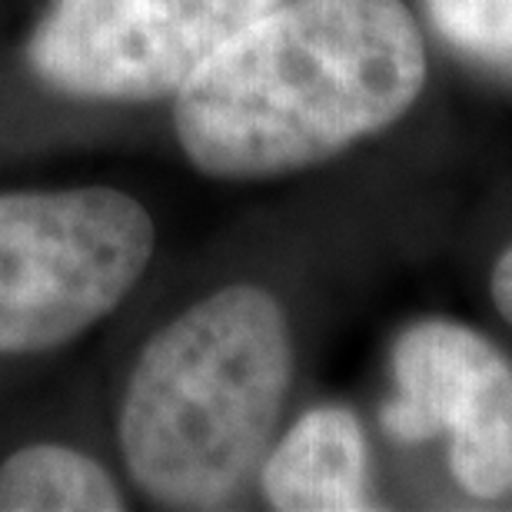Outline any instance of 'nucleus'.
<instances>
[{
	"label": "nucleus",
	"instance_id": "1",
	"mask_svg": "<svg viewBox=\"0 0 512 512\" xmlns=\"http://www.w3.org/2000/svg\"><path fill=\"white\" fill-rule=\"evenodd\" d=\"M423 87L403 0H280L173 94V130L203 177L263 180L383 133Z\"/></svg>",
	"mask_w": 512,
	"mask_h": 512
},
{
	"label": "nucleus",
	"instance_id": "2",
	"mask_svg": "<svg viewBox=\"0 0 512 512\" xmlns=\"http://www.w3.org/2000/svg\"><path fill=\"white\" fill-rule=\"evenodd\" d=\"M293 383V333L280 300L230 283L143 343L117 409L127 476L167 509H213L270 449Z\"/></svg>",
	"mask_w": 512,
	"mask_h": 512
},
{
	"label": "nucleus",
	"instance_id": "3",
	"mask_svg": "<svg viewBox=\"0 0 512 512\" xmlns=\"http://www.w3.org/2000/svg\"><path fill=\"white\" fill-rule=\"evenodd\" d=\"M157 223L114 187L0 193V356L80 340L137 290Z\"/></svg>",
	"mask_w": 512,
	"mask_h": 512
},
{
	"label": "nucleus",
	"instance_id": "4",
	"mask_svg": "<svg viewBox=\"0 0 512 512\" xmlns=\"http://www.w3.org/2000/svg\"><path fill=\"white\" fill-rule=\"evenodd\" d=\"M280 0H50L27 64L50 90L100 104L173 97Z\"/></svg>",
	"mask_w": 512,
	"mask_h": 512
},
{
	"label": "nucleus",
	"instance_id": "5",
	"mask_svg": "<svg viewBox=\"0 0 512 512\" xmlns=\"http://www.w3.org/2000/svg\"><path fill=\"white\" fill-rule=\"evenodd\" d=\"M396 393L383 429L396 443L446 436L449 469L476 499L512 489V363L453 320H419L393 343Z\"/></svg>",
	"mask_w": 512,
	"mask_h": 512
},
{
	"label": "nucleus",
	"instance_id": "6",
	"mask_svg": "<svg viewBox=\"0 0 512 512\" xmlns=\"http://www.w3.org/2000/svg\"><path fill=\"white\" fill-rule=\"evenodd\" d=\"M263 493L283 512L373 509L370 453L356 413L316 406L263 459Z\"/></svg>",
	"mask_w": 512,
	"mask_h": 512
},
{
	"label": "nucleus",
	"instance_id": "7",
	"mask_svg": "<svg viewBox=\"0 0 512 512\" xmlns=\"http://www.w3.org/2000/svg\"><path fill=\"white\" fill-rule=\"evenodd\" d=\"M124 489L97 463L64 443L20 446L0 463V512H120Z\"/></svg>",
	"mask_w": 512,
	"mask_h": 512
},
{
	"label": "nucleus",
	"instance_id": "8",
	"mask_svg": "<svg viewBox=\"0 0 512 512\" xmlns=\"http://www.w3.org/2000/svg\"><path fill=\"white\" fill-rule=\"evenodd\" d=\"M436 30L459 54L512 70V0H426Z\"/></svg>",
	"mask_w": 512,
	"mask_h": 512
},
{
	"label": "nucleus",
	"instance_id": "9",
	"mask_svg": "<svg viewBox=\"0 0 512 512\" xmlns=\"http://www.w3.org/2000/svg\"><path fill=\"white\" fill-rule=\"evenodd\" d=\"M489 290H493L496 310L503 313V320L512 326V247L496 260L493 280H489Z\"/></svg>",
	"mask_w": 512,
	"mask_h": 512
}]
</instances>
